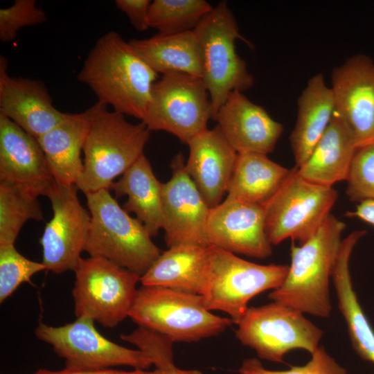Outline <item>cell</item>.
Returning a JSON list of instances; mask_svg holds the SVG:
<instances>
[{
	"instance_id": "32",
	"label": "cell",
	"mask_w": 374,
	"mask_h": 374,
	"mask_svg": "<svg viewBox=\"0 0 374 374\" xmlns=\"http://www.w3.org/2000/svg\"><path fill=\"white\" fill-rule=\"evenodd\" d=\"M346 181L351 201L374 200V143L357 148Z\"/></svg>"
},
{
	"instance_id": "4",
	"label": "cell",
	"mask_w": 374,
	"mask_h": 374,
	"mask_svg": "<svg viewBox=\"0 0 374 374\" xmlns=\"http://www.w3.org/2000/svg\"><path fill=\"white\" fill-rule=\"evenodd\" d=\"M84 195L91 215L84 251L141 276L161 253L144 225L119 206L109 190Z\"/></svg>"
},
{
	"instance_id": "6",
	"label": "cell",
	"mask_w": 374,
	"mask_h": 374,
	"mask_svg": "<svg viewBox=\"0 0 374 374\" xmlns=\"http://www.w3.org/2000/svg\"><path fill=\"white\" fill-rule=\"evenodd\" d=\"M193 32L202 52V79L211 98L213 118L232 91L249 89L254 78L236 51L235 41L242 37L226 1L213 8Z\"/></svg>"
},
{
	"instance_id": "30",
	"label": "cell",
	"mask_w": 374,
	"mask_h": 374,
	"mask_svg": "<svg viewBox=\"0 0 374 374\" xmlns=\"http://www.w3.org/2000/svg\"><path fill=\"white\" fill-rule=\"evenodd\" d=\"M212 9L204 0H154L150 6L148 24L161 34L193 30Z\"/></svg>"
},
{
	"instance_id": "28",
	"label": "cell",
	"mask_w": 374,
	"mask_h": 374,
	"mask_svg": "<svg viewBox=\"0 0 374 374\" xmlns=\"http://www.w3.org/2000/svg\"><path fill=\"white\" fill-rule=\"evenodd\" d=\"M290 170L269 159L267 154H238L226 197L262 204L278 190Z\"/></svg>"
},
{
	"instance_id": "34",
	"label": "cell",
	"mask_w": 374,
	"mask_h": 374,
	"mask_svg": "<svg viewBox=\"0 0 374 374\" xmlns=\"http://www.w3.org/2000/svg\"><path fill=\"white\" fill-rule=\"evenodd\" d=\"M47 20L44 10L35 0H15L14 3L0 9V41L10 42L18 30L26 26L42 24Z\"/></svg>"
},
{
	"instance_id": "11",
	"label": "cell",
	"mask_w": 374,
	"mask_h": 374,
	"mask_svg": "<svg viewBox=\"0 0 374 374\" xmlns=\"http://www.w3.org/2000/svg\"><path fill=\"white\" fill-rule=\"evenodd\" d=\"M213 112L201 78L183 73L164 74L153 84L141 121L150 131H165L188 143L206 130Z\"/></svg>"
},
{
	"instance_id": "14",
	"label": "cell",
	"mask_w": 374,
	"mask_h": 374,
	"mask_svg": "<svg viewBox=\"0 0 374 374\" xmlns=\"http://www.w3.org/2000/svg\"><path fill=\"white\" fill-rule=\"evenodd\" d=\"M181 152L171 162V178L162 186L163 229L168 247L208 246L206 229L210 208L185 168Z\"/></svg>"
},
{
	"instance_id": "25",
	"label": "cell",
	"mask_w": 374,
	"mask_h": 374,
	"mask_svg": "<svg viewBox=\"0 0 374 374\" xmlns=\"http://www.w3.org/2000/svg\"><path fill=\"white\" fill-rule=\"evenodd\" d=\"M335 113L330 87L322 73L311 77L297 101V118L290 135L291 148L296 166L308 159L321 138Z\"/></svg>"
},
{
	"instance_id": "38",
	"label": "cell",
	"mask_w": 374,
	"mask_h": 374,
	"mask_svg": "<svg viewBox=\"0 0 374 374\" xmlns=\"http://www.w3.org/2000/svg\"><path fill=\"white\" fill-rule=\"evenodd\" d=\"M346 215L357 217L374 226V200L359 202L354 211H349Z\"/></svg>"
},
{
	"instance_id": "23",
	"label": "cell",
	"mask_w": 374,
	"mask_h": 374,
	"mask_svg": "<svg viewBox=\"0 0 374 374\" xmlns=\"http://www.w3.org/2000/svg\"><path fill=\"white\" fill-rule=\"evenodd\" d=\"M365 234L364 230L355 231L342 240L331 279L354 350L362 359L374 364V329L359 302L350 271L352 252Z\"/></svg>"
},
{
	"instance_id": "10",
	"label": "cell",
	"mask_w": 374,
	"mask_h": 374,
	"mask_svg": "<svg viewBox=\"0 0 374 374\" xmlns=\"http://www.w3.org/2000/svg\"><path fill=\"white\" fill-rule=\"evenodd\" d=\"M236 324V337L243 345L260 359L278 363L292 350L313 353L323 335L303 312L277 301L248 308Z\"/></svg>"
},
{
	"instance_id": "2",
	"label": "cell",
	"mask_w": 374,
	"mask_h": 374,
	"mask_svg": "<svg viewBox=\"0 0 374 374\" xmlns=\"http://www.w3.org/2000/svg\"><path fill=\"white\" fill-rule=\"evenodd\" d=\"M345 228L344 222L330 214L306 242L299 246L292 243L286 278L269 298L303 314L329 317L332 311L330 280Z\"/></svg>"
},
{
	"instance_id": "33",
	"label": "cell",
	"mask_w": 374,
	"mask_h": 374,
	"mask_svg": "<svg viewBox=\"0 0 374 374\" xmlns=\"http://www.w3.org/2000/svg\"><path fill=\"white\" fill-rule=\"evenodd\" d=\"M240 374H348L347 370L339 365L330 355L324 347H319L311 354L310 359L302 366H292L286 370H270L262 365L260 359H244L238 369Z\"/></svg>"
},
{
	"instance_id": "37",
	"label": "cell",
	"mask_w": 374,
	"mask_h": 374,
	"mask_svg": "<svg viewBox=\"0 0 374 374\" xmlns=\"http://www.w3.org/2000/svg\"><path fill=\"white\" fill-rule=\"evenodd\" d=\"M33 374H174L173 371H166L155 369L150 371L148 370L134 369L132 371H123L114 368L100 370L75 369L65 367L64 369L52 371L48 369H39Z\"/></svg>"
},
{
	"instance_id": "1",
	"label": "cell",
	"mask_w": 374,
	"mask_h": 374,
	"mask_svg": "<svg viewBox=\"0 0 374 374\" xmlns=\"http://www.w3.org/2000/svg\"><path fill=\"white\" fill-rule=\"evenodd\" d=\"M158 73L115 31L102 35L78 73L98 102L114 111L143 120Z\"/></svg>"
},
{
	"instance_id": "20",
	"label": "cell",
	"mask_w": 374,
	"mask_h": 374,
	"mask_svg": "<svg viewBox=\"0 0 374 374\" xmlns=\"http://www.w3.org/2000/svg\"><path fill=\"white\" fill-rule=\"evenodd\" d=\"M54 181L37 139L0 114V183L45 195Z\"/></svg>"
},
{
	"instance_id": "22",
	"label": "cell",
	"mask_w": 374,
	"mask_h": 374,
	"mask_svg": "<svg viewBox=\"0 0 374 374\" xmlns=\"http://www.w3.org/2000/svg\"><path fill=\"white\" fill-rule=\"evenodd\" d=\"M354 133L335 112L308 159L297 168L303 178L325 186L346 181L358 148Z\"/></svg>"
},
{
	"instance_id": "13",
	"label": "cell",
	"mask_w": 374,
	"mask_h": 374,
	"mask_svg": "<svg viewBox=\"0 0 374 374\" xmlns=\"http://www.w3.org/2000/svg\"><path fill=\"white\" fill-rule=\"evenodd\" d=\"M78 189L54 181L45 194L50 199L53 217L40 239L42 262L55 274L73 271L84 251L91 215L80 204Z\"/></svg>"
},
{
	"instance_id": "26",
	"label": "cell",
	"mask_w": 374,
	"mask_h": 374,
	"mask_svg": "<svg viewBox=\"0 0 374 374\" xmlns=\"http://www.w3.org/2000/svg\"><path fill=\"white\" fill-rule=\"evenodd\" d=\"M162 186L143 154L110 187L116 197L127 196L123 208L128 213L136 214L151 237L157 235L163 227Z\"/></svg>"
},
{
	"instance_id": "27",
	"label": "cell",
	"mask_w": 374,
	"mask_h": 374,
	"mask_svg": "<svg viewBox=\"0 0 374 374\" xmlns=\"http://www.w3.org/2000/svg\"><path fill=\"white\" fill-rule=\"evenodd\" d=\"M139 55L156 73H183L202 78L203 57L193 30L157 33L147 39L129 41Z\"/></svg>"
},
{
	"instance_id": "5",
	"label": "cell",
	"mask_w": 374,
	"mask_h": 374,
	"mask_svg": "<svg viewBox=\"0 0 374 374\" xmlns=\"http://www.w3.org/2000/svg\"><path fill=\"white\" fill-rule=\"evenodd\" d=\"M129 317L172 343L196 342L216 336L233 323L211 312L201 295L159 286L138 289Z\"/></svg>"
},
{
	"instance_id": "3",
	"label": "cell",
	"mask_w": 374,
	"mask_h": 374,
	"mask_svg": "<svg viewBox=\"0 0 374 374\" xmlns=\"http://www.w3.org/2000/svg\"><path fill=\"white\" fill-rule=\"evenodd\" d=\"M96 104L83 147L84 170L76 184L84 194L110 190L114 179L143 154L150 132L142 121L131 123L123 114Z\"/></svg>"
},
{
	"instance_id": "39",
	"label": "cell",
	"mask_w": 374,
	"mask_h": 374,
	"mask_svg": "<svg viewBox=\"0 0 374 374\" xmlns=\"http://www.w3.org/2000/svg\"><path fill=\"white\" fill-rule=\"evenodd\" d=\"M174 374H202L200 371L197 370H181L176 368L174 371Z\"/></svg>"
},
{
	"instance_id": "8",
	"label": "cell",
	"mask_w": 374,
	"mask_h": 374,
	"mask_svg": "<svg viewBox=\"0 0 374 374\" xmlns=\"http://www.w3.org/2000/svg\"><path fill=\"white\" fill-rule=\"evenodd\" d=\"M338 198L332 186L310 181L295 166L278 190L262 204L272 245L287 238L303 244L319 229Z\"/></svg>"
},
{
	"instance_id": "17",
	"label": "cell",
	"mask_w": 374,
	"mask_h": 374,
	"mask_svg": "<svg viewBox=\"0 0 374 374\" xmlns=\"http://www.w3.org/2000/svg\"><path fill=\"white\" fill-rule=\"evenodd\" d=\"M0 114L38 139L66 116L56 109L44 82L14 78L8 73V61L0 57Z\"/></svg>"
},
{
	"instance_id": "16",
	"label": "cell",
	"mask_w": 374,
	"mask_h": 374,
	"mask_svg": "<svg viewBox=\"0 0 374 374\" xmlns=\"http://www.w3.org/2000/svg\"><path fill=\"white\" fill-rule=\"evenodd\" d=\"M335 112L354 133L358 147L374 143V62L355 55L331 73Z\"/></svg>"
},
{
	"instance_id": "12",
	"label": "cell",
	"mask_w": 374,
	"mask_h": 374,
	"mask_svg": "<svg viewBox=\"0 0 374 374\" xmlns=\"http://www.w3.org/2000/svg\"><path fill=\"white\" fill-rule=\"evenodd\" d=\"M94 322L88 317H76L74 321L60 326L40 322L35 335L51 346L64 360L66 368L100 370L125 366L148 370L153 365L145 353L122 346L103 336Z\"/></svg>"
},
{
	"instance_id": "35",
	"label": "cell",
	"mask_w": 374,
	"mask_h": 374,
	"mask_svg": "<svg viewBox=\"0 0 374 374\" xmlns=\"http://www.w3.org/2000/svg\"><path fill=\"white\" fill-rule=\"evenodd\" d=\"M121 338L148 354L157 369L171 371L176 368L173 362L172 342L166 337L138 326L130 334L121 335Z\"/></svg>"
},
{
	"instance_id": "19",
	"label": "cell",
	"mask_w": 374,
	"mask_h": 374,
	"mask_svg": "<svg viewBox=\"0 0 374 374\" xmlns=\"http://www.w3.org/2000/svg\"><path fill=\"white\" fill-rule=\"evenodd\" d=\"M187 144L186 170L209 208L215 207L228 191L238 153L217 125L198 134Z\"/></svg>"
},
{
	"instance_id": "24",
	"label": "cell",
	"mask_w": 374,
	"mask_h": 374,
	"mask_svg": "<svg viewBox=\"0 0 374 374\" xmlns=\"http://www.w3.org/2000/svg\"><path fill=\"white\" fill-rule=\"evenodd\" d=\"M209 246L179 244L162 252L140 278L143 286H159L201 295L208 267Z\"/></svg>"
},
{
	"instance_id": "7",
	"label": "cell",
	"mask_w": 374,
	"mask_h": 374,
	"mask_svg": "<svg viewBox=\"0 0 374 374\" xmlns=\"http://www.w3.org/2000/svg\"><path fill=\"white\" fill-rule=\"evenodd\" d=\"M206 279L201 296L208 310H219L237 323L256 295L280 287L289 265H259L222 249L209 246Z\"/></svg>"
},
{
	"instance_id": "29",
	"label": "cell",
	"mask_w": 374,
	"mask_h": 374,
	"mask_svg": "<svg viewBox=\"0 0 374 374\" xmlns=\"http://www.w3.org/2000/svg\"><path fill=\"white\" fill-rule=\"evenodd\" d=\"M38 196L26 187L0 183V245L15 244L28 220H44Z\"/></svg>"
},
{
	"instance_id": "15",
	"label": "cell",
	"mask_w": 374,
	"mask_h": 374,
	"mask_svg": "<svg viewBox=\"0 0 374 374\" xmlns=\"http://www.w3.org/2000/svg\"><path fill=\"white\" fill-rule=\"evenodd\" d=\"M206 234L208 246L235 254L265 258L272 253L262 204L226 197L210 209Z\"/></svg>"
},
{
	"instance_id": "9",
	"label": "cell",
	"mask_w": 374,
	"mask_h": 374,
	"mask_svg": "<svg viewBox=\"0 0 374 374\" xmlns=\"http://www.w3.org/2000/svg\"><path fill=\"white\" fill-rule=\"evenodd\" d=\"M76 317L114 328L129 317L141 276L103 258L81 257L73 269Z\"/></svg>"
},
{
	"instance_id": "21",
	"label": "cell",
	"mask_w": 374,
	"mask_h": 374,
	"mask_svg": "<svg viewBox=\"0 0 374 374\" xmlns=\"http://www.w3.org/2000/svg\"><path fill=\"white\" fill-rule=\"evenodd\" d=\"M96 108L67 114L66 118L37 139L53 179L58 184L76 186L84 170L81 153Z\"/></svg>"
},
{
	"instance_id": "36",
	"label": "cell",
	"mask_w": 374,
	"mask_h": 374,
	"mask_svg": "<svg viewBox=\"0 0 374 374\" xmlns=\"http://www.w3.org/2000/svg\"><path fill=\"white\" fill-rule=\"evenodd\" d=\"M152 1L150 0H116L117 8L124 12L138 31L149 28L148 17Z\"/></svg>"
},
{
	"instance_id": "18",
	"label": "cell",
	"mask_w": 374,
	"mask_h": 374,
	"mask_svg": "<svg viewBox=\"0 0 374 374\" xmlns=\"http://www.w3.org/2000/svg\"><path fill=\"white\" fill-rule=\"evenodd\" d=\"M213 120L238 153L272 152L283 132L281 123L242 91H232Z\"/></svg>"
},
{
	"instance_id": "31",
	"label": "cell",
	"mask_w": 374,
	"mask_h": 374,
	"mask_svg": "<svg viewBox=\"0 0 374 374\" xmlns=\"http://www.w3.org/2000/svg\"><path fill=\"white\" fill-rule=\"evenodd\" d=\"M46 270L42 262L28 259L15 244L0 245V303L6 300L24 283L37 273Z\"/></svg>"
}]
</instances>
